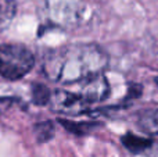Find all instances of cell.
<instances>
[{
    "label": "cell",
    "instance_id": "30bf717a",
    "mask_svg": "<svg viewBox=\"0 0 158 157\" xmlns=\"http://www.w3.org/2000/svg\"><path fill=\"white\" fill-rule=\"evenodd\" d=\"M61 125L64 128H67L68 131L77 134V135H85L89 131H92V128L94 127V124H87V122H71L67 120H60Z\"/></svg>",
    "mask_w": 158,
    "mask_h": 157
},
{
    "label": "cell",
    "instance_id": "7a4b0ae2",
    "mask_svg": "<svg viewBox=\"0 0 158 157\" xmlns=\"http://www.w3.org/2000/svg\"><path fill=\"white\" fill-rule=\"evenodd\" d=\"M39 14L46 25L72 29L83 19L85 4L82 0H42Z\"/></svg>",
    "mask_w": 158,
    "mask_h": 157
},
{
    "label": "cell",
    "instance_id": "7c38bea8",
    "mask_svg": "<svg viewBox=\"0 0 158 157\" xmlns=\"http://www.w3.org/2000/svg\"><path fill=\"white\" fill-rule=\"evenodd\" d=\"M157 85H158V78H157Z\"/></svg>",
    "mask_w": 158,
    "mask_h": 157
},
{
    "label": "cell",
    "instance_id": "52a82bcc",
    "mask_svg": "<svg viewBox=\"0 0 158 157\" xmlns=\"http://www.w3.org/2000/svg\"><path fill=\"white\" fill-rule=\"evenodd\" d=\"M139 125L148 135L158 136V110H147L140 116Z\"/></svg>",
    "mask_w": 158,
    "mask_h": 157
},
{
    "label": "cell",
    "instance_id": "3957f363",
    "mask_svg": "<svg viewBox=\"0 0 158 157\" xmlns=\"http://www.w3.org/2000/svg\"><path fill=\"white\" fill-rule=\"evenodd\" d=\"M35 64L32 52L24 45H0V77L10 81L24 78Z\"/></svg>",
    "mask_w": 158,
    "mask_h": 157
},
{
    "label": "cell",
    "instance_id": "6da1fadb",
    "mask_svg": "<svg viewBox=\"0 0 158 157\" xmlns=\"http://www.w3.org/2000/svg\"><path fill=\"white\" fill-rule=\"evenodd\" d=\"M107 64L108 54L97 45H68L47 56L43 72L53 82L72 85L101 74Z\"/></svg>",
    "mask_w": 158,
    "mask_h": 157
},
{
    "label": "cell",
    "instance_id": "8992f818",
    "mask_svg": "<svg viewBox=\"0 0 158 157\" xmlns=\"http://www.w3.org/2000/svg\"><path fill=\"white\" fill-rule=\"evenodd\" d=\"M122 143L126 149H129L132 153H143L146 150L151 149L154 146V142L150 138L140 135H133V134H126L122 138Z\"/></svg>",
    "mask_w": 158,
    "mask_h": 157
},
{
    "label": "cell",
    "instance_id": "5b68a950",
    "mask_svg": "<svg viewBox=\"0 0 158 157\" xmlns=\"http://www.w3.org/2000/svg\"><path fill=\"white\" fill-rule=\"evenodd\" d=\"M82 97L86 103L101 102L110 93V83L101 74L85 79L81 82V89L75 92Z\"/></svg>",
    "mask_w": 158,
    "mask_h": 157
},
{
    "label": "cell",
    "instance_id": "8fae6325",
    "mask_svg": "<svg viewBox=\"0 0 158 157\" xmlns=\"http://www.w3.org/2000/svg\"><path fill=\"white\" fill-rule=\"evenodd\" d=\"M50 96H52V93L47 91L46 86H43V85H35L33 86L32 99L36 104H46V103H49Z\"/></svg>",
    "mask_w": 158,
    "mask_h": 157
},
{
    "label": "cell",
    "instance_id": "277c9868",
    "mask_svg": "<svg viewBox=\"0 0 158 157\" xmlns=\"http://www.w3.org/2000/svg\"><path fill=\"white\" fill-rule=\"evenodd\" d=\"M50 106L58 113H64L68 116H79L83 114L87 108V103L79 95L67 91L52 92L50 96Z\"/></svg>",
    "mask_w": 158,
    "mask_h": 157
},
{
    "label": "cell",
    "instance_id": "ba28073f",
    "mask_svg": "<svg viewBox=\"0 0 158 157\" xmlns=\"http://www.w3.org/2000/svg\"><path fill=\"white\" fill-rule=\"evenodd\" d=\"M17 2L15 0H0V31L4 29L15 17Z\"/></svg>",
    "mask_w": 158,
    "mask_h": 157
},
{
    "label": "cell",
    "instance_id": "9c48e42d",
    "mask_svg": "<svg viewBox=\"0 0 158 157\" xmlns=\"http://www.w3.org/2000/svg\"><path fill=\"white\" fill-rule=\"evenodd\" d=\"M35 135L39 142H47L54 135V125L50 121H42L35 127Z\"/></svg>",
    "mask_w": 158,
    "mask_h": 157
}]
</instances>
